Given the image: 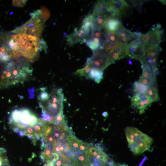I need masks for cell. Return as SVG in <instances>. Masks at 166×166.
I'll return each instance as SVG.
<instances>
[{
  "label": "cell",
  "mask_w": 166,
  "mask_h": 166,
  "mask_svg": "<svg viewBox=\"0 0 166 166\" xmlns=\"http://www.w3.org/2000/svg\"><path fill=\"white\" fill-rule=\"evenodd\" d=\"M7 40V45L12 51L14 59L22 56L33 60L38 56L39 52L43 49L45 50L47 48L43 39L24 34H14Z\"/></svg>",
  "instance_id": "cell-1"
},
{
  "label": "cell",
  "mask_w": 166,
  "mask_h": 166,
  "mask_svg": "<svg viewBox=\"0 0 166 166\" xmlns=\"http://www.w3.org/2000/svg\"><path fill=\"white\" fill-rule=\"evenodd\" d=\"M29 64L23 61H11L0 72V88L24 83L32 73Z\"/></svg>",
  "instance_id": "cell-2"
},
{
  "label": "cell",
  "mask_w": 166,
  "mask_h": 166,
  "mask_svg": "<svg viewBox=\"0 0 166 166\" xmlns=\"http://www.w3.org/2000/svg\"><path fill=\"white\" fill-rule=\"evenodd\" d=\"M126 136L131 151L139 155L148 150L153 143V139L137 128L128 127L125 130Z\"/></svg>",
  "instance_id": "cell-3"
},
{
  "label": "cell",
  "mask_w": 166,
  "mask_h": 166,
  "mask_svg": "<svg viewBox=\"0 0 166 166\" xmlns=\"http://www.w3.org/2000/svg\"><path fill=\"white\" fill-rule=\"evenodd\" d=\"M39 119L28 109H16L12 112L9 118V123L13 128L23 131L28 127H33Z\"/></svg>",
  "instance_id": "cell-4"
},
{
  "label": "cell",
  "mask_w": 166,
  "mask_h": 166,
  "mask_svg": "<svg viewBox=\"0 0 166 166\" xmlns=\"http://www.w3.org/2000/svg\"><path fill=\"white\" fill-rule=\"evenodd\" d=\"M32 18L26 23L11 31L14 34H24L40 38L43 29L44 23L42 20V13L38 10L30 14Z\"/></svg>",
  "instance_id": "cell-5"
},
{
  "label": "cell",
  "mask_w": 166,
  "mask_h": 166,
  "mask_svg": "<svg viewBox=\"0 0 166 166\" xmlns=\"http://www.w3.org/2000/svg\"><path fill=\"white\" fill-rule=\"evenodd\" d=\"M64 95L61 88H54L50 94L48 99L46 102L39 103L40 108L54 118L63 111Z\"/></svg>",
  "instance_id": "cell-6"
},
{
  "label": "cell",
  "mask_w": 166,
  "mask_h": 166,
  "mask_svg": "<svg viewBox=\"0 0 166 166\" xmlns=\"http://www.w3.org/2000/svg\"><path fill=\"white\" fill-rule=\"evenodd\" d=\"M88 151L91 166H105L110 160L108 156L99 145H91Z\"/></svg>",
  "instance_id": "cell-7"
},
{
  "label": "cell",
  "mask_w": 166,
  "mask_h": 166,
  "mask_svg": "<svg viewBox=\"0 0 166 166\" xmlns=\"http://www.w3.org/2000/svg\"><path fill=\"white\" fill-rule=\"evenodd\" d=\"M66 155L68 163L73 166H91L88 150H70Z\"/></svg>",
  "instance_id": "cell-8"
},
{
  "label": "cell",
  "mask_w": 166,
  "mask_h": 166,
  "mask_svg": "<svg viewBox=\"0 0 166 166\" xmlns=\"http://www.w3.org/2000/svg\"><path fill=\"white\" fill-rule=\"evenodd\" d=\"M147 33L140 36V40L142 43L150 47H158L162 42L164 31L163 29H158L155 27Z\"/></svg>",
  "instance_id": "cell-9"
},
{
  "label": "cell",
  "mask_w": 166,
  "mask_h": 166,
  "mask_svg": "<svg viewBox=\"0 0 166 166\" xmlns=\"http://www.w3.org/2000/svg\"><path fill=\"white\" fill-rule=\"evenodd\" d=\"M108 56L104 49H98L93 51L92 56L87 59L86 63L90 64L92 68L103 71L108 67L106 61Z\"/></svg>",
  "instance_id": "cell-10"
},
{
  "label": "cell",
  "mask_w": 166,
  "mask_h": 166,
  "mask_svg": "<svg viewBox=\"0 0 166 166\" xmlns=\"http://www.w3.org/2000/svg\"><path fill=\"white\" fill-rule=\"evenodd\" d=\"M103 33L104 50L108 55L119 47L124 46L122 44L116 32H108L104 30Z\"/></svg>",
  "instance_id": "cell-11"
},
{
  "label": "cell",
  "mask_w": 166,
  "mask_h": 166,
  "mask_svg": "<svg viewBox=\"0 0 166 166\" xmlns=\"http://www.w3.org/2000/svg\"><path fill=\"white\" fill-rule=\"evenodd\" d=\"M90 31L89 29L83 26L79 29L76 28L73 33L67 36V43L70 46H72L78 43H84L89 35Z\"/></svg>",
  "instance_id": "cell-12"
},
{
  "label": "cell",
  "mask_w": 166,
  "mask_h": 166,
  "mask_svg": "<svg viewBox=\"0 0 166 166\" xmlns=\"http://www.w3.org/2000/svg\"><path fill=\"white\" fill-rule=\"evenodd\" d=\"M121 19L109 16L102 25V28L106 32H116L123 26Z\"/></svg>",
  "instance_id": "cell-13"
},
{
  "label": "cell",
  "mask_w": 166,
  "mask_h": 166,
  "mask_svg": "<svg viewBox=\"0 0 166 166\" xmlns=\"http://www.w3.org/2000/svg\"><path fill=\"white\" fill-rule=\"evenodd\" d=\"M112 8L117 17L120 19L123 16H125L130 7L124 1H109Z\"/></svg>",
  "instance_id": "cell-14"
},
{
  "label": "cell",
  "mask_w": 166,
  "mask_h": 166,
  "mask_svg": "<svg viewBox=\"0 0 166 166\" xmlns=\"http://www.w3.org/2000/svg\"><path fill=\"white\" fill-rule=\"evenodd\" d=\"M66 140L70 144L71 148L70 150L87 151L91 145L90 144L81 141L72 134L68 135Z\"/></svg>",
  "instance_id": "cell-15"
},
{
  "label": "cell",
  "mask_w": 166,
  "mask_h": 166,
  "mask_svg": "<svg viewBox=\"0 0 166 166\" xmlns=\"http://www.w3.org/2000/svg\"><path fill=\"white\" fill-rule=\"evenodd\" d=\"M126 47L122 46L119 47L108 56L106 61L107 67L115 63L116 61L124 58L127 56Z\"/></svg>",
  "instance_id": "cell-16"
},
{
  "label": "cell",
  "mask_w": 166,
  "mask_h": 166,
  "mask_svg": "<svg viewBox=\"0 0 166 166\" xmlns=\"http://www.w3.org/2000/svg\"><path fill=\"white\" fill-rule=\"evenodd\" d=\"M70 144L66 140L56 142L52 145V152L60 155L68 153L70 150Z\"/></svg>",
  "instance_id": "cell-17"
},
{
  "label": "cell",
  "mask_w": 166,
  "mask_h": 166,
  "mask_svg": "<svg viewBox=\"0 0 166 166\" xmlns=\"http://www.w3.org/2000/svg\"><path fill=\"white\" fill-rule=\"evenodd\" d=\"M107 1H99L95 4L92 15L96 16L107 13Z\"/></svg>",
  "instance_id": "cell-18"
},
{
  "label": "cell",
  "mask_w": 166,
  "mask_h": 166,
  "mask_svg": "<svg viewBox=\"0 0 166 166\" xmlns=\"http://www.w3.org/2000/svg\"><path fill=\"white\" fill-rule=\"evenodd\" d=\"M12 56V51L8 45L0 44V62H7L11 60Z\"/></svg>",
  "instance_id": "cell-19"
},
{
  "label": "cell",
  "mask_w": 166,
  "mask_h": 166,
  "mask_svg": "<svg viewBox=\"0 0 166 166\" xmlns=\"http://www.w3.org/2000/svg\"><path fill=\"white\" fill-rule=\"evenodd\" d=\"M142 73L140 77L151 79H156V75L154 73L150 65L147 62L142 64Z\"/></svg>",
  "instance_id": "cell-20"
},
{
  "label": "cell",
  "mask_w": 166,
  "mask_h": 166,
  "mask_svg": "<svg viewBox=\"0 0 166 166\" xmlns=\"http://www.w3.org/2000/svg\"><path fill=\"white\" fill-rule=\"evenodd\" d=\"M119 38H125L130 41L136 38L138 36L134 34L130 30L122 26L116 32Z\"/></svg>",
  "instance_id": "cell-21"
},
{
  "label": "cell",
  "mask_w": 166,
  "mask_h": 166,
  "mask_svg": "<svg viewBox=\"0 0 166 166\" xmlns=\"http://www.w3.org/2000/svg\"><path fill=\"white\" fill-rule=\"evenodd\" d=\"M103 72L96 68H92L89 74L88 79H90L99 84L103 79Z\"/></svg>",
  "instance_id": "cell-22"
},
{
  "label": "cell",
  "mask_w": 166,
  "mask_h": 166,
  "mask_svg": "<svg viewBox=\"0 0 166 166\" xmlns=\"http://www.w3.org/2000/svg\"><path fill=\"white\" fill-rule=\"evenodd\" d=\"M149 87L136 81L133 83L132 89L135 94L146 95Z\"/></svg>",
  "instance_id": "cell-23"
},
{
  "label": "cell",
  "mask_w": 166,
  "mask_h": 166,
  "mask_svg": "<svg viewBox=\"0 0 166 166\" xmlns=\"http://www.w3.org/2000/svg\"><path fill=\"white\" fill-rule=\"evenodd\" d=\"M146 95L153 102L160 100L158 89L156 86L149 87Z\"/></svg>",
  "instance_id": "cell-24"
},
{
  "label": "cell",
  "mask_w": 166,
  "mask_h": 166,
  "mask_svg": "<svg viewBox=\"0 0 166 166\" xmlns=\"http://www.w3.org/2000/svg\"><path fill=\"white\" fill-rule=\"evenodd\" d=\"M109 16L110 15L107 13L94 17L93 20V27L102 29V25Z\"/></svg>",
  "instance_id": "cell-25"
},
{
  "label": "cell",
  "mask_w": 166,
  "mask_h": 166,
  "mask_svg": "<svg viewBox=\"0 0 166 166\" xmlns=\"http://www.w3.org/2000/svg\"><path fill=\"white\" fill-rule=\"evenodd\" d=\"M91 66L88 63H86V65L83 68L78 70L75 74L81 77H84L88 78L90 72L92 69Z\"/></svg>",
  "instance_id": "cell-26"
},
{
  "label": "cell",
  "mask_w": 166,
  "mask_h": 166,
  "mask_svg": "<svg viewBox=\"0 0 166 166\" xmlns=\"http://www.w3.org/2000/svg\"><path fill=\"white\" fill-rule=\"evenodd\" d=\"M41 108L42 110V114L40 119L48 124H53L54 118L46 112L43 108Z\"/></svg>",
  "instance_id": "cell-27"
},
{
  "label": "cell",
  "mask_w": 166,
  "mask_h": 166,
  "mask_svg": "<svg viewBox=\"0 0 166 166\" xmlns=\"http://www.w3.org/2000/svg\"><path fill=\"white\" fill-rule=\"evenodd\" d=\"M49 96L50 94L46 91V88H41L38 97L39 103H42L46 102L48 99Z\"/></svg>",
  "instance_id": "cell-28"
},
{
  "label": "cell",
  "mask_w": 166,
  "mask_h": 166,
  "mask_svg": "<svg viewBox=\"0 0 166 166\" xmlns=\"http://www.w3.org/2000/svg\"><path fill=\"white\" fill-rule=\"evenodd\" d=\"M94 17L92 14L86 16L83 20L82 25L90 29L93 26V20Z\"/></svg>",
  "instance_id": "cell-29"
},
{
  "label": "cell",
  "mask_w": 166,
  "mask_h": 166,
  "mask_svg": "<svg viewBox=\"0 0 166 166\" xmlns=\"http://www.w3.org/2000/svg\"><path fill=\"white\" fill-rule=\"evenodd\" d=\"M138 81L142 83V84L149 87L156 86V84L157 83L156 79H148L141 77H140Z\"/></svg>",
  "instance_id": "cell-30"
},
{
  "label": "cell",
  "mask_w": 166,
  "mask_h": 166,
  "mask_svg": "<svg viewBox=\"0 0 166 166\" xmlns=\"http://www.w3.org/2000/svg\"><path fill=\"white\" fill-rule=\"evenodd\" d=\"M26 1H13V5L15 6L18 7L23 6L26 4Z\"/></svg>",
  "instance_id": "cell-31"
},
{
  "label": "cell",
  "mask_w": 166,
  "mask_h": 166,
  "mask_svg": "<svg viewBox=\"0 0 166 166\" xmlns=\"http://www.w3.org/2000/svg\"><path fill=\"white\" fill-rule=\"evenodd\" d=\"M51 154L53 157V161L56 162L59 159V155L56 153L52 152Z\"/></svg>",
  "instance_id": "cell-32"
},
{
  "label": "cell",
  "mask_w": 166,
  "mask_h": 166,
  "mask_svg": "<svg viewBox=\"0 0 166 166\" xmlns=\"http://www.w3.org/2000/svg\"><path fill=\"white\" fill-rule=\"evenodd\" d=\"M56 162L53 161L50 162H46L43 166H55Z\"/></svg>",
  "instance_id": "cell-33"
},
{
  "label": "cell",
  "mask_w": 166,
  "mask_h": 166,
  "mask_svg": "<svg viewBox=\"0 0 166 166\" xmlns=\"http://www.w3.org/2000/svg\"><path fill=\"white\" fill-rule=\"evenodd\" d=\"M116 164L112 160H110L105 166H116Z\"/></svg>",
  "instance_id": "cell-34"
},
{
  "label": "cell",
  "mask_w": 166,
  "mask_h": 166,
  "mask_svg": "<svg viewBox=\"0 0 166 166\" xmlns=\"http://www.w3.org/2000/svg\"><path fill=\"white\" fill-rule=\"evenodd\" d=\"M102 116L103 117L107 118L108 116V114L107 112L106 111L104 112L102 114Z\"/></svg>",
  "instance_id": "cell-35"
},
{
  "label": "cell",
  "mask_w": 166,
  "mask_h": 166,
  "mask_svg": "<svg viewBox=\"0 0 166 166\" xmlns=\"http://www.w3.org/2000/svg\"><path fill=\"white\" fill-rule=\"evenodd\" d=\"M19 136L21 137H23L24 135V133L23 131H20L19 132Z\"/></svg>",
  "instance_id": "cell-36"
},
{
  "label": "cell",
  "mask_w": 166,
  "mask_h": 166,
  "mask_svg": "<svg viewBox=\"0 0 166 166\" xmlns=\"http://www.w3.org/2000/svg\"><path fill=\"white\" fill-rule=\"evenodd\" d=\"M116 166H128V165L125 164H121L120 163H116Z\"/></svg>",
  "instance_id": "cell-37"
},
{
  "label": "cell",
  "mask_w": 166,
  "mask_h": 166,
  "mask_svg": "<svg viewBox=\"0 0 166 166\" xmlns=\"http://www.w3.org/2000/svg\"><path fill=\"white\" fill-rule=\"evenodd\" d=\"M160 2L163 4L166 5V1H159Z\"/></svg>",
  "instance_id": "cell-38"
},
{
  "label": "cell",
  "mask_w": 166,
  "mask_h": 166,
  "mask_svg": "<svg viewBox=\"0 0 166 166\" xmlns=\"http://www.w3.org/2000/svg\"><path fill=\"white\" fill-rule=\"evenodd\" d=\"M129 63L130 65H132L133 64L132 62L131 61L130 59H129Z\"/></svg>",
  "instance_id": "cell-39"
}]
</instances>
